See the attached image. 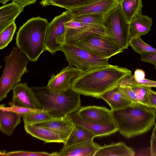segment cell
I'll list each match as a JSON object with an SVG mask.
<instances>
[{
  "label": "cell",
  "mask_w": 156,
  "mask_h": 156,
  "mask_svg": "<svg viewBox=\"0 0 156 156\" xmlns=\"http://www.w3.org/2000/svg\"><path fill=\"white\" fill-rule=\"evenodd\" d=\"M131 74L126 68L110 64L82 71L73 80L71 88L80 94L99 99L105 93L118 86L123 78Z\"/></svg>",
  "instance_id": "cell-1"
},
{
  "label": "cell",
  "mask_w": 156,
  "mask_h": 156,
  "mask_svg": "<svg viewBox=\"0 0 156 156\" xmlns=\"http://www.w3.org/2000/svg\"><path fill=\"white\" fill-rule=\"evenodd\" d=\"M112 111L114 122L118 131L129 139L150 131L155 124L156 114L153 108L140 103Z\"/></svg>",
  "instance_id": "cell-2"
},
{
  "label": "cell",
  "mask_w": 156,
  "mask_h": 156,
  "mask_svg": "<svg viewBox=\"0 0 156 156\" xmlns=\"http://www.w3.org/2000/svg\"><path fill=\"white\" fill-rule=\"evenodd\" d=\"M30 88L39 108L55 119L65 118L81 107V94L71 88L60 93L52 91L47 86Z\"/></svg>",
  "instance_id": "cell-3"
},
{
  "label": "cell",
  "mask_w": 156,
  "mask_h": 156,
  "mask_svg": "<svg viewBox=\"0 0 156 156\" xmlns=\"http://www.w3.org/2000/svg\"><path fill=\"white\" fill-rule=\"evenodd\" d=\"M49 23L45 18L33 17L21 26L17 33L16 44L31 62L37 61L45 50L44 40Z\"/></svg>",
  "instance_id": "cell-4"
},
{
  "label": "cell",
  "mask_w": 156,
  "mask_h": 156,
  "mask_svg": "<svg viewBox=\"0 0 156 156\" xmlns=\"http://www.w3.org/2000/svg\"><path fill=\"white\" fill-rule=\"evenodd\" d=\"M4 60V69L0 79L1 101L5 98L9 91L21 81L23 75L28 72L27 68L28 59L16 46L13 48Z\"/></svg>",
  "instance_id": "cell-5"
},
{
  "label": "cell",
  "mask_w": 156,
  "mask_h": 156,
  "mask_svg": "<svg viewBox=\"0 0 156 156\" xmlns=\"http://www.w3.org/2000/svg\"><path fill=\"white\" fill-rule=\"evenodd\" d=\"M60 51L64 53L69 65L82 71L108 65L110 58L94 54L76 45L64 44Z\"/></svg>",
  "instance_id": "cell-6"
},
{
  "label": "cell",
  "mask_w": 156,
  "mask_h": 156,
  "mask_svg": "<svg viewBox=\"0 0 156 156\" xmlns=\"http://www.w3.org/2000/svg\"><path fill=\"white\" fill-rule=\"evenodd\" d=\"M76 45L95 55L109 58L124 51L114 37L108 36L89 35Z\"/></svg>",
  "instance_id": "cell-7"
},
{
  "label": "cell",
  "mask_w": 156,
  "mask_h": 156,
  "mask_svg": "<svg viewBox=\"0 0 156 156\" xmlns=\"http://www.w3.org/2000/svg\"><path fill=\"white\" fill-rule=\"evenodd\" d=\"M74 16L68 10L55 16L49 23L47 28L45 40V50L54 55L60 51L65 43V24L71 20Z\"/></svg>",
  "instance_id": "cell-8"
},
{
  "label": "cell",
  "mask_w": 156,
  "mask_h": 156,
  "mask_svg": "<svg viewBox=\"0 0 156 156\" xmlns=\"http://www.w3.org/2000/svg\"><path fill=\"white\" fill-rule=\"evenodd\" d=\"M104 23L121 48L123 50L127 49L129 46L130 23L119 4L105 16Z\"/></svg>",
  "instance_id": "cell-9"
},
{
  "label": "cell",
  "mask_w": 156,
  "mask_h": 156,
  "mask_svg": "<svg viewBox=\"0 0 156 156\" xmlns=\"http://www.w3.org/2000/svg\"><path fill=\"white\" fill-rule=\"evenodd\" d=\"M64 44L76 45L87 35L95 34L113 37L107 27L88 24L72 19L65 24Z\"/></svg>",
  "instance_id": "cell-10"
},
{
  "label": "cell",
  "mask_w": 156,
  "mask_h": 156,
  "mask_svg": "<svg viewBox=\"0 0 156 156\" xmlns=\"http://www.w3.org/2000/svg\"><path fill=\"white\" fill-rule=\"evenodd\" d=\"M82 72L77 68L69 65L56 74H52L47 86L51 91L55 92H64L71 88L73 80Z\"/></svg>",
  "instance_id": "cell-11"
},
{
  "label": "cell",
  "mask_w": 156,
  "mask_h": 156,
  "mask_svg": "<svg viewBox=\"0 0 156 156\" xmlns=\"http://www.w3.org/2000/svg\"><path fill=\"white\" fill-rule=\"evenodd\" d=\"M119 5L118 0H97L68 10L74 16L97 14L105 16Z\"/></svg>",
  "instance_id": "cell-12"
},
{
  "label": "cell",
  "mask_w": 156,
  "mask_h": 156,
  "mask_svg": "<svg viewBox=\"0 0 156 156\" xmlns=\"http://www.w3.org/2000/svg\"><path fill=\"white\" fill-rule=\"evenodd\" d=\"M76 112L82 119L88 122L103 124L114 122L112 111L105 107L82 106Z\"/></svg>",
  "instance_id": "cell-13"
},
{
  "label": "cell",
  "mask_w": 156,
  "mask_h": 156,
  "mask_svg": "<svg viewBox=\"0 0 156 156\" xmlns=\"http://www.w3.org/2000/svg\"><path fill=\"white\" fill-rule=\"evenodd\" d=\"M13 97L8 104L27 108H40L30 88L27 83H20L15 85L12 89Z\"/></svg>",
  "instance_id": "cell-14"
},
{
  "label": "cell",
  "mask_w": 156,
  "mask_h": 156,
  "mask_svg": "<svg viewBox=\"0 0 156 156\" xmlns=\"http://www.w3.org/2000/svg\"><path fill=\"white\" fill-rule=\"evenodd\" d=\"M69 116L75 123L86 129L94 134L96 137L108 136L118 131L114 122L103 124L88 122L82 119L76 112Z\"/></svg>",
  "instance_id": "cell-15"
},
{
  "label": "cell",
  "mask_w": 156,
  "mask_h": 156,
  "mask_svg": "<svg viewBox=\"0 0 156 156\" xmlns=\"http://www.w3.org/2000/svg\"><path fill=\"white\" fill-rule=\"evenodd\" d=\"M26 132L32 136L45 142L65 144L69 136L50 129L35 125H24Z\"/></svg>",
  "instance_id": "cell-16"
},
{
  "label": "cell",
  "mask_w": 156,
  "mask_h": 156,
  "mask_svg": "<svg viewBox=\"0 0 156 156\" xmlns=\"http://www.w3.org/2000/svg\"><path fill=\"white\" fill-rule=\"evenodd\" d=\"M101 146L91 140L69 147L63 146L58 156H94Z\"/></svg>",
  "instance_id": "cell-17"
},
{
  "label": "cell",
  "mask_w": 156,
  "mask_h": 156,
  "mask_svg": "<svg viewBox=\"0 0 156 156\" xmlns=\"http://www.w3.org/2000/svg\"><path fill=\"white\" fill-rule=\"evenodd\" d=\"M101 98L109 105L112 111L125 108L132 104L119 85L105 93Z\"/></svg>",
  "instance_id": "cell-18"
},
{
  "label": "cell",
  "mask_w": 156,
  "mask_h": 156,
  "mask_svg": "<svg viewBox=\"0 0 156 156\" xmlns=\"http://www.w3.org/2000/svg\"><path fill=\"white\" fill-rule=\"evenodd\" d=\"M25 6L14 1L0 8V33L14 22Z\"/></svg>",
  "instance_id": "cell-19"
},
{
  "label": "cell",
  "mask_w": 156,
  "mask_h": 156,
  "mask_svg": "<svg viewBox=\"0 0 156 156\" xmlns=\"http://www.w3.org/2000/svg\"><path fill=\"white\" fill-rule=\"evenodd\" d=\"M136 153L133 148L122 142L104 144L98 150L94 156H134Z\"/></svg>",
  "instance_id": "cell-20"
},
{
  "label": "cell",
  "mask_w": 156,
  "mask_h": 156,
  "mask_svg": "<svg viewBox=\"0 0 156 156\" xmlns=\"http://www.w3.org/2000/svg\"><path fill=\"white\" fill-rule=\"evenodd\" d=\"M21 115L11 111L0 109V130L3 134L10 136L21 122Z\"/></svg>",
  "instance_id": "cell-21"
},
{
  "label": "cell",
  "mask_w": 156,
  "mask_h": 156,
  "mask_svg": "<svg viewBox=\"0 0 156 156\" xmlns=\"http://www.w3.org/2000/svg\"><path fill=\"white\" fill-rule=\"evenodd\" d=\"M129 41L145 35L151 30L153 24L152 18L141 15L129 23Z\"/></svg>",
  "instance_id": "cell-22"
},
{
  "label": "cell",
  "mask_w": 156,
  "mask_h": 156,
  "mask_svg": "<svg viewBox=\"0 0 156 156\" xmlns=\"http://www.w3.org/2000/svg\"><path fill=\"white\" fill-rule=\"evenodd\" d=\"M34 125L48 128L69 136L75 123L68 115L63 119H55Z\"/></svg>",
  "instance_id": "cell-23"
},
{
  "label": "cell",
  "mask_w": 156,
  "mask_h": 156,
  "mask_svg": "<svg viewBox=\"0 0 156 156\" xmlns=\"http://www.w3.org/2000/svg\"><path fill=\"white\" fill-rule=\"evenodd\" d=\"M119 4L129 23L142 15V0H118Z\"/></svg>",
  "instance_id": "cell-24"
},
{
  "label": "cell",
  "mask_w": 156,
  "mask_h": 156,
  "mask_svg": "<svg viewBox=\"0 0 156 156\" xmlns=\"http://www.w3.org/2000/svg\"><path fill=\"white\" fill-rule=\"evenodd\" d=\"M95 135L83 126L75 123V126L63 146L67 147L84 142L95 137Z\"/></svg>",
  "instance_id": "cell-25"
},
{
  "label": "cell",
  "mask_w": 156,
  "mask_h": 156,
  "mask_svg": "<svg viewBox=\"0 0 156 156\" xmlns=\"http://www.w3.org/2000/svg\"><path fill=\"white\" fill-rule=\"evenodd\" d=\"M23 117L24 125H35L57 119L44 110L31 113Z\"/></svg>",
  "instance_id": "cell-26"
},
{
  "label": "cell",
  "mask_w": 156,
  "mask_h": 156,
  "mask_svg": "<svg viewBox=\"0 0 156 156\" xmlns=\"http://www.w3.org/2000/svg\"><path fill=\"white\" fill-rule=\"evenodd\" d=\"M97 0H51L47 6H57L67 10L74 7L83 5Z\"/></svg>",
  "instance_id": "cell-27"
},
{
  "label": "cell",
  "mask_w": 156,
  "mask_h": 156,
  "mask_svg": "<svg viewBox=\"0 0 156 156\" xmlns=\"http://www.w3.org/2000/svg\"><path fill=\"white\" fill-rule=\"evenodd\" d=\"M105 16L101 14L85 15L74 16L72 20L86 24L106 27L104 23Z\"/></svg>",
  "instance_id": "cell-28"
},
{
  "label": "cell",
  "mask_w": 156,
  "mask_h": 156,
  "mask_svg": "<svg viewBox=\"0 0 156 156\" xmlns=\"http://www.w3.org/2000/svg\"><path fill=\"white\" fill-rule=\"evenodd\" d=\"M129 46L140 55L144 52H156V49L145 42L140 37L135 38L129 41Z\"/></svg>",
  "instance_id": "cell-29"
},
{
  "label": "cell",
  "mask_w": 156,
  "mask_h": 156,
  "mask_svg": "<svg viewBox=\"0 0 156 156\" xmlns=\"http://www.w3.org/2000/svg\"><path fill=\"white\" fill-rule=\"evenodd\" d=\"M130 86L140 103L152 107L150 103L148 96L149 91L151 87L136 85H132Z\"/></svg>",
  "instance_id": "cell-30"
},
{
  "label": "cell",
  "mask_w": 156,
  "mask_h": 156,
  "mask_svg": "<svg viewBox=\"0 0 156 156\" xmlns=\"http://www.w3.org/2000/svg\"><path fill=\"white\" fill-rule=\"evenodd\" d=\"M16 29L15 22L0 33V49L6 47L12 41Z\"/></svg>",
  "instance_id": "cell-31"
},
{
  "label": "cell",
  "mask_w": 156,
  "mask_h": 156,
  "mask_svg": "<svg viewBox=\"0 0 156 156\" xmlns=\"http://www.w3.org/2000/svg\"><path fill=\"white\" fill-rule=\"evenodd\" d=\"M0 155L3 156H58V152L49 153L45 152L16 151L6 152L1 151Z\"/></svg>",
  "instance_id": "cell-32"
},
{
  "label": "cell",
  "mask_w": 156,
  "mask_h": 156,
  "mask_svg": "<svg viewBox=\"0 0 156 156\" xmlns=\"http://www.w3.org/2000/svg\"><path fill=\"white\" fill-rule=\"evenodd\" d=\"M0 109L13 112L21 115L22 116L31 113L43 110L41 108H33L15 105L5 107L4 105H1Z\"/></svg>",
  "instance_id": "cell-33"
},
{
  "label": "cell",
  "mask_w": 156,
  "mask_h": 156,
  "mask_svg": "<svg viewBox=\"0 0 156 156\" xmlns=\"http://www.w3.org/2000/svg\"><path fill=\"white\" fill-rule=\"evenodd\" d=\"M119 86L121 90L132 103H140L131 86Z\"/></svg>",
  "instance_id": "cell-34"
},
{
  "label": "cell",
  "mask_w": 156,
  "mask_h": 156,
  "mask_svg": "<svg viewBox=\"0 0 156 156\" xmlns=\"http://www.w3.org/2000/svg\"><path fill=\"white\" fill-rule=\"evenodd\" d=\"M140 55L142 61L153 64L156 70V52H144Z\"/></svg>",
  "instance_id": "cell-35"
},
{
  "label": "cell",
  "mask_w": 156,
  "mask_h": 156,
  "mask_svg": "<svg viewBox=\"0 0 156 156\" xmlns=\"http://www.w3.org/2000/svg\"><path fill=\"white\" fill-rule=\"evenodd\" d=\"M151 155L156 156V123L154 125L150 140Z\"/></svg>",
  "instance_id": "cell-36"
},
{
  "label": "cell",
  "mask_w": 156,
  "mask_h": 156,
  "mask_svg": "<svg viewBox=\"0 0 156 156\" xmlns=\"http://www.w3.org/2000/svg\"><path fill=\"white\" fill-rule=\"evenodd\" d=\"M133 85H139L149 87H156V81L150 80L143 78L137 82L134 81L131 84Z\"/></svg>",
  "instance_id": "cell-37"
},
{
  "label": "cell",
  "mask_w": 156,
  "mask_h": 156,
  "mask_svg": "<svg viewBox=\"0 0 156 156\" xmlns=\"http://www.w3.org/2000/svg\"><path fill=\"white\" fill-rule=\"evenodd\" d=\"M148 96L150 103L154 108L156 114V92L150 89L149 91Z\"/></svg>",
  "instance_id": "cell-38"
},
{
  "label": "cell",
  "mask_w": 156,
  "mask_h": 156,
  "mask_svg": "<svg viewBox=\"0 0 156 156\" xmlns=\"http://www.w3.org/2000/svg\"><path fill=\"white\" fill-rule=\"evenodd\" d=\"M145 74L144 72L141 69H137L134 72L133 76L134 80L135 82L145 78Z\"/></svg>",
  "instance_id": "cell-39"
},
{
  "label": "cell",
  "mask_w": 156,
  "mask_h": 156,
  "mask_svg": "<svg viewBox=\"0 0 156 156\" xmlns=\"http://www.w3.org/2000/svg\"><path fill=\"white\" fill-rule=\"evenodd\" d=\"M25 6L35 3L37 0H11Z\"/></svg>",
  "instance_id": "cell-40"
},
{
  "label": "cell",
  "mask_w": 156,
  "mask_h": 156,
  "mask_svg": "<svg viewBox=\"0 0 156 156\" xmlns=\"http://www.w3.org/2000/svg\"><path fill=\"white\" fill-rule=\"evenodd\" d=\"M51 0H41L40 2V4L43 7L47 6L48 3Z\"/></svg>",
  "instance_id": "cell-41"
},
{
  "label": "cell",
  "mask_w": 156,
  "mask_h": 156,
  "mask_svg": "<svg viewBox=\"0 0 156 156\" xmlns=\"http://www.w3.org/2000/svg\"><path fill=\"white\" fill-rule=\"evenodd\" d=\"M11 0H0V2L3 5H5L9 1Z\"/></svg>",
  "instance_id": "cell-42"
}]
</instances>
